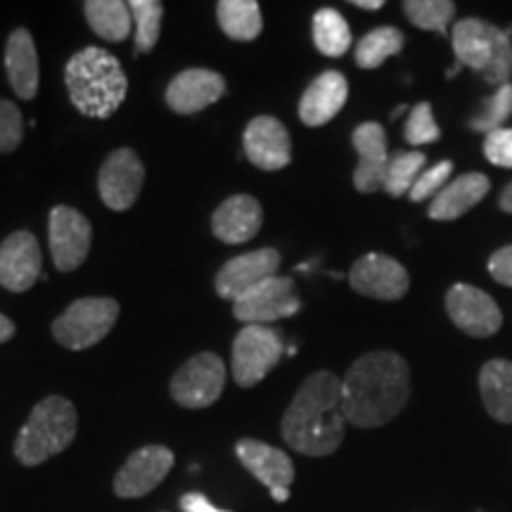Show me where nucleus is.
I'll use <instances>...</instances> for the list:
<instances>
[{
	"mask_svg": "<svg viewBox=\"0 0 512 512\" xmlns=\"http://www.w3.org/2000/svg\"><path fill=\"white\" fill-rule=\"evenodd\" d=\"M69 98L83 117L110 119L124 105L128 79L110 50L88 46L69 57L64 67Z\"/></svg>",
	"mask_w": 512,
	"mask_h": 512,
	"instance_id": "3",
	"label": "nucleus"
},
{
	"mask_svg": "<svg viewBox=\"0 0 512 512\" xmlns=\"http://www.w3.org/2000/svg\"><path fill=\"white\" fill-rule=\"evenodd\" d=\"M354 150L358 152V166L354 171V188L358 192H377L384 190V176H387L389 152H387V133L375 121H366L351 136Z\"/></svg>",
	"mask_w": 512,
	"mask_h": 512,
	"instance_id": "20",
	"label": "nucleus"
},
{
	"mask_svg": "<svg viewBox=\"0 0 512 512\" xmlns=\"http://www.w3.org/2000/svg\"><path fill=\"white\" fill-rule=\"evenodd\" d=\"M88 24L107 43H121L126 41L133 29V17L128 10V3L121 0H91L83 5Z\"/></svg>",
	"mask_w": 512,
	"mask_h": 512,
	"instance_id": "26",
	"label": "nucleus"
},
{
	"mask_svg": "<svg viewBox=\"0 0 512 512\" xmlns=\"http://www.w3.org/2000/svg\"><path fill=\"white\" fill-rule=\"evenodd\" d=\"M349 98V83L344 74L323 72L316 81L306 88L299 102V117L306 126H325L342 112L344 102Z\"/></svg>",
	"mask_w": 512,
	"mask_h": 512,
	"instance_id": "22",
	"label": "nucleus"
},
{
	"mask_svg": "<svg viewBox=\"0 0 512 512\" xmlns=\"http://www.w3.org/2000/svg\"><path fill=\"white\" fill-rule=\"evenodd\" d=\"M128 10H131L133 31H136V50L152 53L159 41V31H162L164 5L157 0H131Z\"/></svg>",
	"mask_w": 512,
	"mask_h": 512,
	"instance_id": "31",
	"label": "nucleus"
},
{
	"mask_svg": "<svg viewBox=\"0 0 512 512\" xmlns=\"http://www.w3.org/2000/svg\"><path fill=\"white\" fill-rule=\"evenodd\" d=\"M283 356V339L266 325H245L233 342V380L242 389H252Z\"/></svg>",
	"mask_w": 512,
	"mask_h": 512,
	"instance_id": "7",
	"label": "nucleus"
},
{
	"mask_svg": "<svg viewBox=\"0 0 512 512\" xmlns=\"http://www.w3.org/2000/svg\"><path fill=\"white\" fill-rule=\"evenodd\" d=\"M181 508H183V512H230V510L216 508V505L211 503L207 496L197 494V491H192V494H185L181 498Z\"/></svg>",
	"mask_w": 512,
	"mask_h": 512,
	"instance_id": "39",
	"label": "nucleus"
},
{
	"mask_svg": "<svg viewBox=\"0 0 512 512\" xmlns=\"http://www.w3.org/2000/svg\"><path fill=\"white\" fill-rule=\"evenodd\" d=\"M489 273L498 285L512 287V245L501 247L498 252L491 254Z\"/></svg>",
	"mask_w": 512,
	"mask_h": 512,
	"instance_id": "38",
	"label": "nucleus"
},
{
	"mask_svg": "<svg viewBox=\"0 0 512 512\" xmlns=\"http://www.w3.org/2000/svg\"><path fill=\"white\" fill-rule=\"evenodd\" d=\"M313 43L325 57H342L351 48V29L337 10L323 8L313 15Z\"/></svg>",
	"mask_w": 512,
	"mask_h": 512,
	"instance_id": "28",
	"label": "nucleus"
},
{
	"mask_svg": "<svg viewBox=\"0 0 512 512\" xmlns=\"http://www.w3.org/2000/svg\"><path fill=\"white\" fill-rule=\"evenodd\" d=\"M79 415L72 401L48 396L31 411L29 420L15 439V458L24 467L43 465L46 460L67 451L76 437Z\"/></svg>",
	"mask_w": 512,
	"mask_h": 512,
	"instance_id": "4",
	"label": "nucleus"
},
{
	"mask_svg": "<svg viewBox=\"0 0 512 512\" xmlns=\"http://www.w3.org/2000/svg\"><path fill=\"white\" fill-rule=\"evenodd\" d=\"M349 285L363 297L399 302L406 297L411 278L399 261L387 254H366L351 266Z\"/></svg>",
	"mask_w": 512,
	"mask_h": 512,
	"instance_id": "13",
	"label": "nucleus"
},
{
	"mask_svg": "<svg viewBox=\"0 0 512 512\" xmlns=\"http://www.w3.org/2000/svg\"><path fill=\"white\" fill-rule=\"evenodd\" d=\"M491 181L484 174H463L453 178L444 190L434 197L430 204V219L434 221H456L465 216L467 211L475 209L479 202L489 195Z\"/></svg>",
	"mask_w": 512,
	"mask_h": 512,
	"instance_id": "24",
	"label": "nucleus"
},
{
	"mask_svg": "<svg viewBox=\"0 0 512 512\" xmlns=\"http://www.w3.org/2000/svg\"><path fill=\"white\" fill-rule=\"evenodd\" d=\"M453 53L460 67H470L491 86H505L512 76V41L508 31L479 17H465L453 27Z\"/></svg>",
	"mask_w": 512,
	"mask_h": 512,
	"instance_id": "5",
	"label": "nucleus"
},
{
	"mask_svg": "<svg viewBox=\"0 0 512 512\" xmlns=\"http://www.w3.org/2000/svg\"><path fill=\"white\" fill-rule=\"evenodd\" d=\"M302 309L292 278L273 275L233 302V316L245 325H268Z\"/></svg>",
	"mask_w": 512,
	"mask_h": 512,
	"instance_id": "9",
	"label": "nucleus"
},
{
	"mask_svg": "<svg viewBox=\"0 0 512 512\" xmlns=\"http://www.w3.org/2000/svg\"><path fill=\"white\" fill-rule=\"evenodd\" d=\"M12 335H15V323L5 313H0V344L10 342Z\"/></svg>",
	"mask_w": 512,
	"mask_h": 512,
	"instance_id": "40",
	"label": "nucleus"
},
{
	"mask_svg": "<svg viewBox=\"0 0 512 512\" xmlns=\"http://www.w3.org/2000/svg\"><path fill=\"white\" fill-rule=\"evenodd\" d=\"M484 155L494 166L512 169V128L489 133L484 140Z\"/></svg>",
	"mask_w": 512,
	"mask_h": 512,
	"instance_id": "37",
	"label": "nucleus"
},
{
	"mask_svg": "<svg viewBox=\"0 0 512 512\" xmlns=\"http://www.w3.org/2000/svg\"><path fill=\"white\" fill-rule=\"evenodd\" d=\"M174 460V453L166 446L138 448L114 477V494L119 498H143L152 494L171 472Z\"/></svg>",
	"mask_w": 512,
	"mask_h": 512,
	"instance_id": "14",
	"label": "nucleus"
},
{
	"mask_svg": "<svg viewBox=\"0 0 512 512\" xmlns=\"http://www.w3.org/2000/svg\"><path fill=\"white\" fill-rule=\"evenodd\" d=\"M216 17L223 34L233 41H254L264 29L261 8L254 0H221L216 5Z\"/></svg>",
	"mask_w": 512,
	"mask_h": 512,
	"instance_id": "27",
	"label": "nucleus"
},
{
	"mask_svg": "<svg viewBox=\"0 0 512 512\" xmlns=\"http://www.w3.org/2000/svg\"><path fill=\"white\" fill-rule=\"evenodd\" d=\"M403 136L411 145H430L441 138L430 102H420V105L413 107L411 114H408L406 126H403Z\"/></svg>",
	"mask_w": 512,
	"mask_h": 512,
	"instance_id": "34",
	"label": "nucleus"
},
{
	"mask_svg": "<svg viewBox=\"0 0 512 512\" xmlns=\"http://www.w3.org/2000/svg\"><path fill=\"white\" fill-rule=\"evenodd\" d=\"M280 268V254L278 249L266 247L256 249V252L240 254L235 259H230L226 266L221 268L219 275H216V292H219L221 299H235L242 297V294L254 290L256 285H261L264 280L273 278Z\"/></svg>",
	"mask_w": 512,
	"mask_h": 512,
	"instance_id": "17",
	"label": "nucleus"
},
{
	"mask_svg": "<svg viewBox=\"0 0 512 512\" xmlns=\"http://www.w3.org/2000/svg\"><path fill=\"white\" fill-rule=\"evenodd\" d=\"M479 394H482L486 413L496 422H512V361L491 358L479 370Z\"/></svg>",
	"mask_w": 512,
	"mask_h": 512,
	"instance_id": "25",
	"label": "nucleus"
},
{
	"mask_svg": "<svg viewBox=\"0 0 512 512\" xmlns=\"http://www.w3.org/2000/svg\"><path fill=\"white\" fill-rule=\"evenodd\" d=\"M223 387H226V366H223L221 356L211 354V351L192 356L171 377V396L178 406L190 408V411L207 408L219 401Z\"/></svg>",
	"mask_w": 512,
	"mask_h": 512,
	"instance_id": "8",
	"label": "nucleus"
},
{
	"mask_svg": "<svg viewBox=\"0 0 512 512\" xmlns=\"http://www.w3.org/2000/svg\"><path fill=\"white\" fill-rule=\"evenodd\" d=\"M245 155L256 169L280 171L292 159V138L283 121L256 117L245 131Z\"/></svg>",
	"mask_w": 512,
	"mask_h": 512,
	"instance_id": "18",
	"label": "nucleus"
},
{
	"mask_svg": "<svg viewBox=\"0 0 512 512\" xmlns=\"http://www.w3.org/2000/svg\"><path fill=\"white\" fill-rule=\"evenodd\" d=\"M425 162L427 157L418 150H403L389 157L387 176H384V192L392 197L408 195L413 183L422 174V169H425Z\"/></svg>",
	"mask_w": 512,
	"mask_h": 512,
	"instance_id": "30",
	"label": "nucleus"
},
{
	"mask_svg": "<svg viewBox=\"0 0 512 512\" xmlns=\"http://www.w3.org/2000/svg\"><path fill=\"white\" fill-rule=\"evenodd\" d=\"M510 117H512V83H505V86L498 88L491 98H486L482 102L479 112L470 119V124L467 126H470L472 131L486 133V136H489V133L505 128L503 124Z\"/></svg>",
	"mask_w": 512,
	"mask_h": 512,
	"instance_id": "33",
	"label": "nucleus"
},
{
	"mask_svg": "<svg viewBox=\"0 0 512 512\" xmlns=\"http://www.w3.org/2000/svg\"><path fill=\"white\" fill-rule=\"evenodd\" d=\"M403 12L418 29L446 34L448 24L456 17V3L451 0H406Z\"/></svg>",
	"mask_w": 512,
	"mask_h": 512,
	"instance_id": "32",
	"label": "nucleus"
},
{
	"mask_svg": "<svg viewBox=\"0 0 512 512\" xmlns=\"http://www.w3.org/2000/svg\"><path fill=\"white\" fill-rule=\"evenodd\" d=\"M411 399V368L396 351H370L342 380V411L349 425L373 430L392 422Z\"/></svg>",
	"mask_w": 512,
	"mask_h": 512,
	"instance_id": "1",
	"label": "nucleus"
},
{
	"mask_svg": "<svg viewBox=\"0 0 512 512\" xmlns=\"http://www.w3.org/2000/svg\"><path fill=\"white\" fill-rule=\"evenodd\" d=\"M342 380L330 370L309 375L283 415V439L302 456L325 458L344 441Z\"/></svg>",
	"mask_w": 512,
	"mask_h": 512,
	"instance_id": "2",
	"label": "nucleus"
},
{
	"mask_svg": "<svg viewBox=\"0 0 512 512\" xmlns=\"http://www.w3.org/2000/svg\"><path fill=\"white\" fill-rule=\"evenodd\" d=\"M91 221L67 204H57L48 216V242L55 268L62 273L76 271L91 252Z\"/></svg>",
	"mask_w": 512,
	"mask_h": 512,
	"instance_id": "10",
	"label": "nucleus"
},
{
	"mask_svg": "<svg viewBox=\"0 0 512 512\" xmlns=\"http://www.w3.org/2000/svg\"><path fill=\"white\" fill-rule=\"evenodd\" d=\"M119 318V304L110 297H83L60 313L53 323V335L62 347L81 351L102 342Z\"/></svg>",
	"mask_w": 512,
	"mask_h": 512,
	"instance_id": "6",
	"label": "nucleus"
},
{
	"mask_svg": "<svg viewBox=\"0 0 512 512\" xmlns=\"http://www.w3.org/2000/svg\"><path fill=\"white\" fill-rule=\"evenodd\" d=\"M226 95V79L211 69H185L166 88V105L176 114H195L207 110Z\"/></svg>",
	"mask_w": 512,
	"mask_h": 512,
	"instance_id": "19",
	"label": "nucleus"
},
{
	"mask_svg": "<svg viewBox=\"0 0 512 512\" xmlns=\"http://www.w3.org/2000/svg\"><path fill=\"white\" fill-rule=\"evenodd\" d=\"M24 138V119L17 105L0 100V152H15Z\"/></svg>",
	"mask_w": 512,
	"mask_h": 512,
	"instance_id": "36",
	"label": "nucleus"
},
{
	"mask_svg": "<svg viewBox=\"0 0 512 512\" xmlns=\"http://www.w3.org/2000/svg\"><path fill=\"white\" fill-rule=\"evenodd\" d=\"M406 38L396 27H377L358 41L356 46V64L361 69H377L384 60L399 55Z\"/></svg>",
	"mask_w": 512,
	"mask_h": 512,
	"instance_id": "29",
	"label": "nucleus"
},
{
	"mask_svg": "<svg viewBox=\"0 0 512 512\" xmlns=\"http://www.w3.org/2000/svg\"><path fill=\"white\" fill-rule=\"evenodd\" d=\"M446 313L460 332L470 337H494L503 325V313L491 294L458 283L446 292Z\"/></svg>",
	"mask_w": 512,
	"mask_h": 512,
	"instance_id": "11",
	"label": "nucleus"
},
{
	"mask_svg": "<svg viewBox=\"0 0 512 512\" xmlns=\"http://www.w3.org/2000/svg\"><path fill=\"white\" fill-rule=\"evenodd\" d=\"M451 176H453V162H448V159L437 162L434 166H430V169L422 171L418 181L413 183L411 192H408V197H411V202L432 200V197H437L439 192L451 183Z\"/></svg>",
	"mask_w": 512,
	"mask_h": 512,
	"instance_id": "35",
	"label": "nucleus"
},
{
	"mask_svg": "<svg viewBox=\"0 0 512 512\" xmlns=\"http://www.w3.org/2000/svg\"><path fill=\"white\" fill-rule=\"evenodd\" d=\"M41 245L29 230H17L0 245V285L8 292H27L41 278Z\"/></svg>",
	"mask_w": 512,
	"mask_h": 512,
	"instance_id": "16",
	"label": "nucleus"
},
{
	"mask_svg": "<svg viewBox=\"0 0 512 512\" xmlns=\"http://www.w3.org/2000/svg\"><path fill=\"white\" fill-rule=\"evenodd\" d=\"M145 183V166L131 147L114 150L100 166L98 190L102 202L114 211H126L136 204Z\"/></svg>",
	"mask_w": 512,
	"mask_h": 512,
	"instance_id": "12",
	"label": "nucleus"
},
{
	"mask_svg": "<svg viewBox=\"0 0 512 512\" xmlns=\"http://www.w3.org/2000/svg\"><path fill=\"white\" fill-rule=\"evenodd\" d=\"M498 207H501L505 214H512V181L505 185L501 197H498Z\"/></svg>",
	"mask_w": 512,
	"mask_h": 512,
	"instance_id": "41",
	"label": "nucleus"
},
{
	"mask_svg": "<svg viewBox=\"0 0 512 512\" xmlns=\"http://www.w3.org/2000/svg\"><path fill=\"white\" fill-rule=\"evenodd\" d=\"M5 72L17 98L34 100L38 93V53L34 36L27 29H15L5 46Z\"/></svg>",
	"mask_w": 512,
	"mask_h": 512,
	"instance_id": "23",
	"label": "nucleus"
},
{
	"mask_svg": "<svg viewBox=\"0 0 512 512\" xmlns=\"http://www.w3.org/2000/svg\"><path fill=\"white\" fill-rule=\"evenodd\" d=\"M240 463L247 467L261 484L268 486L271 496L278 503L290 498V486L294 482V463L285 451L256 439H240L235 444Z\"/></svg>",
	"mask_w": 512,
	"mask_h": 512,
	"instance_id": "15",
	"label": "nucleus"
},
{
	"mask_svg": "<svg viewBox=\"0 0 512 512\" xmlns=\"http://www.w3.org/2000/svg\"><path fill=\"white\" fill-rule=\"evenodd\" d=\"M354 5L356 8H361V10H370V12H375V10H382V0H354Z\"/></svg>",
	"mask_w": 512,
	"mask_h": 512,
	"instance_id": "42",
	"label": "nucleus"
},
{
	"mask_svg": "<svg viewBox=\"0 0 512 512\" xmlns=\"http://www.w3.org/2000/svg\"><path fill=\"white\" fill-rule=\"evenodd\" d=\"M264 209L252 195H233L211 216V230L226 245L249 242L261 230Z\"/></svg>",
	"mask_w": 512,
	"mask_h": 512,
	"instance_id": "21",
	"label": "nucleus"
}]
</instances>
